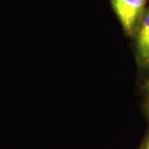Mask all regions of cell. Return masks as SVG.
I'll use <instances>...</instances> for the list:
<instances>
[{"instance_id":"cell-1","label":"cell","mask_w":149,"mask_h":149,"mask_svg":"<svg viewBox=\"0 0 149 149\" xmlns=\"http://www.w3.org/2000/svg\"><path fill=\"white\" fill-rule=\"evenodd\" d=\"M148 0H111L113 8L128 36L136 34L146 13Z\"/></svg>"},{"instance_id":"cell-2","label":"cell","mask_w":149,"mask_h":149,"mask_svg":"<svg viewBox=\"0 0 149 149\" xmlns=\"http://www.w3.org/2000/svg\"><path fill=\"white\" fill-rule=\"evenodd\" d=\"M136 50L139 64L149 66V7L136 32Z\"/></svg>"},{"instance_id":"cell-3","label":"cell","mask_w":149,"mask_h":149,"mask_svg":"<svg viewBox=\"0 0 149 149\" xmlns=\"http://www.w3.org/2000/svg\"><path fill=\"white\" fill-rule=\"evenodd\" d=\"M141 149H149V136L145 140V143L143 145V147L141 148Z\"/></svg>"},{"instance_id":"cell-4","label":"cell","mask_w":149,"mask_h":149,"mask_svg":"<svg viewBox=\"0 0 149 149\" xmlns=\"http://www.w3.org/2000/svg\"><path fill=\"white\" fill-rule=\"evenodd\" d=\"M146 90H147L148 94L149 95V80L147 82V84H146Z\"/></svg>"},{"instance_id":"cell-5","label":"cell","mask_w":149,"mask_h":149,"mask_svg":"<svg viewBox=\"0 0 149 149\" xmlns=\"http://www.w3.org/2000/svg\"><path fill=\"white\" fill-rule=\"evenodd\" d=\"M147 112H148V116H149V102L148 103V104H147Z\"/></svg>"}]
</instances>
